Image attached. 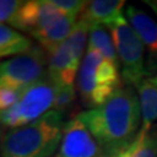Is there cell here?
Instances as JSON below:
<instances>
[{"instance_id": "9", "label": "cell", "mask_w": 157, "mask_h": 157, "mask_svg": "<svg viewBox=\"0 0 157 157\" xmlns=\"http://www.w3.org/2000/svg\"><path fill=\"white\" fill-rule=\"evenodd\" d=\"M62 16H64V13L59 11L51 0H30L24 2L12 18L11 25L34 37L46 30Z\"/></svg>"}, {"instance_id": "21", "label": "cell", "mask_w": 157, "mask_h": 157, "mask_svg": "<svg viewBox=\"0 0 157 157\" xmlns=\"http://www.w3.org/2000/svg\"><path fill=\"white\" fill-rule=\"evenodd\" d=\"M3 124L0 123V153H2V144H3V137H4V134H3Z\"/></svg>"}, {"instance_id": "5", "label": "cell", "mask_w": 157, "mask_h": 157, "mask_svg": "<svg viewBox=\"0 0 157 157\" xmlns=\"http://www.w3.org/2000/svg\"><path fill=\"white\" fill-rule=\"evenodd\" d=\"M88 36L89 24L78 18L70 37L62 45L47 52L48 77L56 85H73Z\"/></svg>"}, {"instance_id": "12", "label": "cell", "mask_w": 157, "mask_h": 157, "mask_svg": "<svg viewBox=\"0 0 157 157\" xmlns=\"http://www.w3.org/2000/svg\"><path fill=\"white\" fill-rule=\"evenodd\" d=\"M77 17L70 16V14H64L60 18L55 21L51 26H48L46 30H43L41 33H38L37 36H34V38L37 39V42L39 43L43 50H46L47 52H50L59 45H62L66 39L70 37V34L75 29L77 24Z\"/></svg>"}, {"instance_id": "23", "label": "cell", "mask_w": 157, "mask_h": 157, "mask_svg": "<svg viewBox=\"0 0 157 157\" xmlns=\"http://www.w3.org/2000/svg\"><path fill=\"white\" fill-rule=\"evenodd\" d=\"M151 81L153 82V84H156V85H157V76H156V77H152V78H151Z\"/></svg>"}, {"instance_id": "1", "label": "cell", "mask_w": 157, "mask_h": 157, "mask_svg": "<svg viewBox=\"0 0 157 157\" xmlns=\"http://www.w3.org/2000/svg\"><path fill=\"white\" fill-rule=\"evenodd\" d=\"M77 115L107 157H117L128 148L141 122L139 97L130 85L121 86L102 105Z\"/></svg>"}, {"instance_id": "2", "label": "cell", "mask_w": 157, "mask_h": 157, "mask_svg": "<svg viewBox=\"0 0 157 157\" xmlns=\"http://www.w3.org/2000/svg\"><path fill=\"white\" fill-rule=\"evenodd\" d=\"M64 126V115L50 110L26 126L8 130L0 157H52L60 147Z\"/></svg>"}, {"instance_id": "13", "label": "cell", "mask_w": 157, "mask_h": 157, "mask_svg": "<svg viewBox=\"0 0 157 157\" xmlns=\"http://www.w3.org/2000/svg\"><path fill=\"white\" fill-rule=\"evenodd\" d=\"M117 157H157V126H141L131 145Z\"/></svg>"}, {"instance_id": "18", "label": "cell", "mask_w": 157, "mask_h": 157, "mask_svg": "<svg viewBox=\"0 0 157 157\" xmlns=\"http://www.w3.org/2000/svg\"><path fill=\"white\" fill-rule=\"evenodd\" d=\"M51 3L62 13L75 17H80V14L88 4V2H78V0H51Z\"/></svg>"}, {"instance_id": "8", "label": "cell", "mask_w": 157, "mask_h": 157, "mask_svg": "<svg viewBox=\"0 0 157 157\" xmlns=\"http://www.w3.org/2000/svg\"><path fill=\"white\" fill-rule=\"evenodd\" d=\"M55 157H107L85 123L76 115L68 121Z\"/></svg>"}, {"instance_id": "3", "label": "cell", "mask_w": 157, "mask_h": 157, "mask_svg": "<svg viewBox=\"0 0 157 157\" xmlns=\"http://www.w3.org/2000/svg\"><path fill=\"white\" fill-rule=\"evenodd\" d=\"M121 88L118 66L96 50H86L77 76V90L82 104L97 107Z\"/></svg>"}, {"instance_id": "17", "label": "cell", "mask_w": 157, "mask_h": 157, "mask_svg": "<svg viewBox=\"0 0 157 157\" xmlns=\"http://www.w3.org/2000/svg\"><path fill=\"white\" fill-rule=\"evenodd\" d=\"M75 101H76V90L73 85H56L55 102H54L52 110L64 115V113H67L73 106Z\"/></svg>"}, {"instance_id": "10", "label": "cell", "mask_w": 157, "mask_h": 157, "mask_svg": "<svg viewBox=\"0 0 157 157\" xmlns=\"http://www.w3.org/2000/svg\"><path fill=\"white\" fill-rule=\"evenodd\" d=\"M126 16L130 25L143 42L148 58L145 62L147 76H157V21L143 9L130 6L126 9Z\"/></svg>"}, {"instance_id": "20", "label": "cell", "mask_w": 157, "mask_h": 157, "mask_svg": "<svg viewBox=\"0 0 157 157\" xmlns=\"http://www.w3.org/2000/svg\"><path fill=\"white\" fill-rule=\"evenodd\" d=\"M22 4L24 2H18V0H0V24H11L12 18Z\"/></svg>"}, {"instance_id": "4", "label": "cell", "mask_w": 157, "mask_h": 157, "mask_svg": "<svg viewBox=\"0 0 157 157\" xmlns=\"http://www.w3.org/2000/svg\"><path fill=\"white\" fill-rule=\"evenodd\" d=\"M56 84L50 77L22 89L18 101L0 114V123L11 128L24 127L54 109Z\"/></svg>"}, {"instance_id": "11", "label": "cell", "mask_w": 157, "mask_h": 157, "mask_svg": "<svg viewBox=\"0 0 157 157\" xmlns=\"http://www.w3.org/2000/svg\"><path fill=\"white\" fill-rule=\"evenodd\" d=\"M123 0H93L88 2L80 18L89 25H104L109 28L123 16Z\"/></svg>"}, {"instance_id": "22", "label": "cell", "mask_w": 157, "mask_h": 157, "mask_svg": "<svg viewBox=\"0 0 157 157\" xmlns=\"http://www.w3.org/2000/svg\"><path fill=\"white\" fill-rule=\"evenodd\" d=\"M149 4H151L152 9H155V11L157 12V2H155V3H149Z\"/></svg>"}, {"instance_id": "14", "label": "cell", "mask_w": 157, "mask_h": 157, "mask_svg": "<svg viewBox=\"0 0 157 157\" xmlns=\"http://www.w3.org/2000/svg\"><path fill=\"white\" fill-rule=\"evenodd\" d=\"M136 90L143 126H153V122L157 121V85L151 81V78H144L136 85Z\"/></svg>"}, {"instance_id": "16", "label": "cell", "mask_w": 157, "mask_h": 157, "mask_svg": "<svg viewBox=\"0 0 157 157\" xmlns=\"http://www.w3.org/2000/svg\"><path fill=\"white\" fill-rule=\"evenodd\" d=\"M88 50H96L102 54L107 60L118 66V54L113 38L104 25H89Z\"/></svg>"}, {"instance_id": "19", "label": "cell", "mask_w": 157, "mask_h": 157, "mask_svg": "<svg viewBox=\"0 0 157 157\" xmlns=\"http://www.w3.org/2000/svg\"><path fill=\"white\" fill-rule=\"evenodd\" d=\"M21 92L22 90L16 88L0 84V114L16 104L21 96Z\"/></svg>"}, {"instance_id": "7", "label": "cell", "mask_w": 157, "mask_h": 157, "mask_svg": "<svg viewBox=\"0 0 157 157\" xmlns=\"http://www.w3.org/2000/svg\"><path fill=\"white\" fill-rule=\"evenodd\" d=\"M47 76V54L38 46H33L30 51L0 63V84L20 90Z\"/></svg>"}, {"instance_id": "6", "label": "cell", "mask_w": 157, "mask_h": 157, "mask_svg": "<svg viewBox=\"0 0 157 157\" xmlns=\"http://www.w3.org/2000/svg\"><path fill=\"white\" fill-rule=\"evenodd\" d=\"M109 30L121 63L122 78L126 85L136 86L147 76L145 47L143 42L124 16L110 25Z\"/></svg>"}, {"instance_id": "15", "label": "cell", "mask_w": 157, "mask_h": 157, "mask_svg": "<svg viewBox=\"0 0 157 157\" xmlns=\"http://www.w3.org/2000/svg\"><path fill=\"white\" fill-rule=\"evenodd\" d=\"M32 41L13 28L0 24V58L21 55L30 51Z\"/></svg>"}]
</instances>
